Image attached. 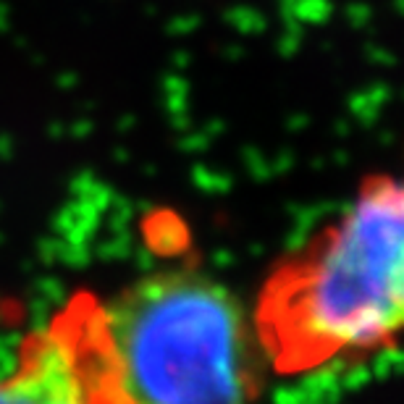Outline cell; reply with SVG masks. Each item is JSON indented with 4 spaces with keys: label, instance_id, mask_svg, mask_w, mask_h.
I'll use <instances>...</instances> for the list:
<instances>
[{
    "label": "cell",
    "instance_id": "obj_2",
    "mask_svg": "<svg viewBox=\"0 0 404 404\" xmlns=\"http://www.w3.org/2000/svg\"><path fill=\"white\" fill-rule=\"evenodd\" d=\"M105 307L129 404H252L260 386L255 331L229 289L197 271L137 278Z\"/></svg>",
    "mask_w": 404,
    "mask_h": 404
},
{
    "label": "cell",
    "instance_id": "obj_3",
    "mask_svg": "<svg viewBox=\"0 0 404 404\" xmlns=\"http://www.w3.org/2000/svg\"><path fill=\"white\" fill-rule=\"evenodd\" d=\"M0 404H129L100 297L79 292L24 336L13 368L0 378Z\"/></svg>",
    "mask_w": 404,
    "mask_h": 404
},
{
    "label": "cell",
    "instance_id": "obj_1",
    "mask_svg": "<svg viewBox=\"0 0 404 404\" xmlns=\"http://www.w3.org/2000/svg\"><path fill=\"white\" fill-rule=\"evenodd\" d=\"M402 184L371 174L347 210L276 265L255 307L262 360L299 375L396 344L404 317Z\"/></svg>",
    "mask_w": 404,
    "mask_h": 404
}]
</instances>
